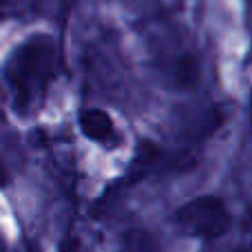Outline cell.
<instances>
[{
	"label": "cell",
	"mask_w": 252,
	"mask_h": 252,
	"mask_svg": "<svg viewBox=\"0 0 252 252\" xmlns=\"http://www.w3.org/2000/svg\"><path fill=\"white\" fill-rule=\"evenodd\" d=\"M175 221H177L179 230L186 235L199 237V239H215L230 230L232 217L223 199L208 195L197 197V199L188 201L186 206H182L175 215Z\"/></svg>",
	"instance_id": "6da1fadb"
},
{
	"label": "cell",
	"mask_w": 252,
	"mask_h": 252,
	"mask_svg": "<svg viewBox=\"0 0 252 252\" xmlns=\"http://www.w3.org/2000/svg\"><path fill=\"white\" fill-rule=\"evenodd\" d=\"M11 84L20 102H27L33 89H42L51 78V47L44 40H33L20 49L16 64L11 66Z\"/></svg>",
	"instance_id": "7a4b0ae2"
},
{
	"label": "cell",
	"mask_w": 252,
	"mask_h": 252,
	"mask_svg": "<svg viewBox=\"0 0 252 252\" xmlns=\"http://www.w3.org/2000/svg\"><path fill=\"white\" fill-rule=\"evenodd\" d=\"M82 133L93 142H106L113 135V120L100 109H89L80 115Z\"/></svg>",
	"instance_id": "3957f363"
},
{
	"label": "cell",
	"mask_w": 252,
	"mask_h": 252,
	"mask_svg": "<svg viewBox=\"0 0 252 252\" xmlns=\"http://www.w3.org/2000/svg\"><path fill=\"white\" fill-rule=\"evenodd\" d=\"M122 252H157V244L146 230H133L126 235Z\"/></svg>",
	"instance_id": "277c9868"
},
{
	"label": "cell",
	"mask_w": 252,
	"mask_h": 252,
	"mask_svg": "<svg viewBox=\"0 0 252 252\" xmlns=\"http://www.w3.org/2000/svg\"><path fill=\"white\" fill-rule=\"evenodd\" d=\"M4 184H7V173H4L2 164H0V186H4Z\"/></svg>",
	"instance_id": "5b68a950"
}]
</instances>
